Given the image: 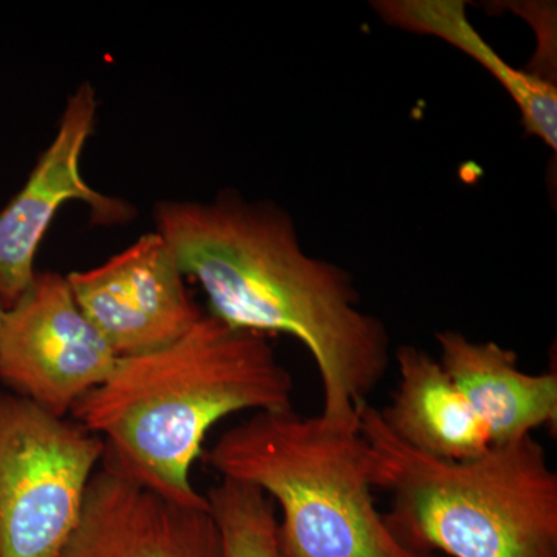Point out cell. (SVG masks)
I'll return each mask as SVG.
<instances>
[{"mask_svg": "<svg viewBox=\"0 0 557 557\" xmlns=\"http://www.w3.org/2000/svg\"><path fill=\"white\" fill-rule=\"evenodd\" d=\"M153 215L183 276L203 288L209 314L233 329L298 339L321 379L319 416L359 424V409L386 375L391 338L359 307L350 274L307 255L285 209L234 190L161 201Z\"/></svg>", "mask_w": 557, "mask_h": 557, "instance_id": "1", "label": "cell"}, {"mask_svg": "<svg viewBox=\"0 0 557 557\" xmlns=\"http://www.w3.org/2000/svg\"><path fill=\"white\" fill-rule=\"evenodd\" d=\"M293 395L295 380L267 336L201 314L170 346L120 358L72 413L143 485L183 507L208 508L190 482L208 432L244 410L293 408Z\"/></svg>", "mask_w": 557, "mask_h": 557, "instance_id": "2", "label": "cell"}, {"mask_svg": "<svg viewBox=\"0 0 557 557\" xmlns=\"http://www.w3.org/2000/svg\"><path fill=\"white\" fill-rule=\"evenodd\" d=\"M358 417L373 487L391 494L384 520L403 545L450 557H557V474L534 435L442 460L395 437L369 403Z\"/></svg>", "mask_w": 557, "mask_h": 557, "instance_id": "3", "label": "cell"}, {"mask_svg": "<svg viewBox=\"0 0 557 557\" xmlns=\"http://www.w3.org/2000/svg\"><path fill=\"white\" fill-rule=\"evenodd\" d=\"M220 478L258 487L278 508L282 557H438L403 545L376 508L359 424L295 409L256 412L207 454Z\"/></svg>", "mask_w": 557, "mask_h": 557, "instance_id": "4", "label": "cell"}, {"mask_svg": "<svg viewBox=\"0 0 557 557\" xmlns=\"http://www.w3.org/2000/svg\"><path fill=\"white\" fill-rule=\"evenodd\" d=\"M104 440L0 391V557H54L78 520Z\"/></svg>", "mask_w": 557, "mask_h": 557, "instance_id": "5", "label": "cell"}, {"mask_svg": "<svg viewBox=\"0 0 557 557\" xmlns=\"http://www.w3.org/2000/svg\"><path fill=\"white\" fill-rule=\"evenodd\" d=\"M119 359L60 273H36L3 314L0 381L54 416L72 412L112 375Z\"/></svg>", "mask_w": 557, "mask_h": 557, "instance_id": "6", "label": "cell"}, {"mask_svg": "<svg viewBox=\"0 0 557 557\" xmlns=\"http://www.w3.org/2000/svg\"><path fill=\"white\" fill-rule=\"evenodd\" d=\"M76 304L120 358L175 343L201 318L157 231L100 267L67 276Z\"/></svg>", "mask_w": 557, "mask_h": 557, "instance_id": "7", "label": "cell"}, {"mask_svg": "<svg viewBox=\"0 0 557 557\" xmlns=\"http://www.w3.org/2000/svg\"><path fill=\"white\" fill-rule=\"evenodd\" d=\"M97 110L94 86L79 84L69 97L49 148L40 153L20 193L0 211V304L5 309L30 287L40 242L62 205L84 201L98 225H119L134 218L129 203L98 193L81 171Z\"/></svg>", "mask_w": 557, "mask_h": 557, "instance_id": "8", "label": "cell"}, {"mask_svg": "<svg viewBox=\"0 0 557 557\" xmlns=\"http://www.w3.org/2000/svg\"><path fill=\"white\" fill-rule=\"evenodd\" d=\"M54 557H222V545L209 508L175 504L104 453Z\"/></svg>", "mask_w": 557, "mask_h": 557, "instance_id": "9", "label": "cell"}, {"mask_svg": "<svg viewBox=\"0 0 557 557\" xmlns=\"http://www.w3.org/2000/svg\"><path fill=\"white\" fill-rule=\"evenodd\" d=\"M440 364L485 424L491 446L531 437L541 428L556 429V372H523L518 354L494 341L478 343L457 330L435 335Z\"/></svg>", "mask_w": 557, "mask_h": 557, "instance_id": "10", "label": "cell"}, {"mask_svg": "<svg viewBox=\"0 0 557 557\" xmlns=\"http://www.w3.org/2000/svg\"><path fill=\"white\" fill-rule=\"evenodd\" d=\"M398 384L381 420L395 437L424 456L471 460L491 448L485 424L438 359L413 346L395 354Z\"/></svg>", "mask_w": 557, "mask_h": 557, "instance_id": "11", "label": "cell"}, {"mask_svg": "<svg viewBox=\"0 0 557 557\" xmlns=\"http://www.w3.org/2000/svg\"><path fill=\"white\" fill-rule=\"evenodd\" d=\"M383 20L406 32L434 36L478 61L507 90L522 115L528 135L557 148L556 84L509 65L472 27L461 0H392L376 3Z\"/></svg>", "mask_w": 557, "mask_h": 557, "instance_id": "12", "label": "cell"}, {"mask_svg": "<svg viewBox=\"0 0 557 557\" xmlns=\"http://www.w3.org/2000/svg\"><path fill=\"white\" fill-rule=\"evenodd\" d=\"M205 497L218 525L222 557H282L276 507L262 491L222 479Z\"/></svg>", "mask_w": 557, "mask_h": 557, "instance_id": "13", "label": "cell"}, {"mask_svg": "<svg viewBox=\"0 0 557 557\" xmlns=\"http://www.w3.org/2000/svg\"><path fill=\"white\" fill-rule=\"evenodd\" d=\"M5 307H3L2 304H0V325H2L3 314H5Z\"/></svg>", "mask_w": 557, "mask_h": 557, "instance_id": "14", "label": "cell"}]
</instances>
